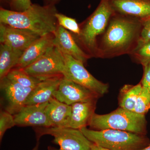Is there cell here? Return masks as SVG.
Here are the masks:
<instances>
[{"mask_svg":"<svg viewBox=\"0 0 150 150\" xmlns=\"http://www.w3.org/2000/svg\"><path fill=\"white\" fill-rule=\"evenodd\" d=\"M89 126L96 130L114 129L144 135L147 133L145 115L121 107L108 114L99 115L95 113Z\"/></svg>","mask_w":150,"mask_h":150,"instance_id":"cell-4","label":"cell"},{"mask_svg":"<svg viewBox=\"0 0 150 150\" xmlns=\"http://www.w3.org/2000/svg\"><path fill=\"white\" fill-rule=\"evenodd\" d=\"M140 150H150V144L149 146H147Z\"/></svg>","mask_w":150,"mask_h":150,"instance_id":"cell-31","label":"cell"},{"mask_svg":"<svg viewBox=\"0 0 150 150\" xmlns=\"http://www.w3.org/2000/svg\"><path fill=\"white\" fill-rule=\"evenodd\" d=\"M54 45L63 54L73 57L84 64L89 58L79 46L69 31L58 25L54 33Z\"/></svg>","mask_w":150,"mask_h":150,"instance_id":"cell-13","label":"cell"},{"mask_svg":"<svg viewBox=\"0 0 150 150\" xmlns=\"http://www.w3.org/2000/svg\"><path fill=\"white\" fill-rule=\"evenodd\" d=\"M142 30L136 47L150 41V18L142 21Z\"/></svg>","mask_w":150,"mask_h":150,"instance_id":"cell-26","label":"cell"},{"mask_svg":"<svg viewBox=\"0 0 150 150\" xmlns=\"http://www.w3.org/2000/svg\"><path fill=\"white\" fill-rule=\"evenodd\" d=\"M54 33L41 36L35 40L23 53L15 68L23 69L37 61L54 46Z\"/></svg>","mask_w":150,"mask_h":150,"instance_id":"cell-14","label":"cell"},{"mask_svg":"<svg viewBox=\"0 0 150 150\" xmlns=\"http://www.w3.org/2000/svg\"><path fill=\"white\" fill-rule=\"evenodd\" d=\"M48 102L43 104L25 105L13 115L17 126L48 128L51 123L46 112Z\"/></svg>","mask_w":150,"mask_h":150,"instance_id":"cell-12","label":"cell"},{"mask_svg":"<svg viewBox=\"0 0 150 150\" xmlns=\"http://www.w3.org/2000/svg\"><path fill=\"white\" fill-rule=\"evenodd\" d=\"M56 17L58 25L79 36L80 34L81 28L75 19L57 12Z\"/></svg>","mask_w":150,"mask_h":150,"instance_id":"cell-23","label":"cell"},{"mask_svg":"<svg viewBox=\"0 0 150 150\" xmlns=\"http://www.w3.org/2000/svg\"><path fill=\"white\" fill-rule=\"evenodd\" d=\"M23 51L1 43L0 45V80L6 76L15 68Z\"/></svg>","mask_w":150,"mask_h":150,"instance_id":"cell-19","label":"cell"},{"mask_svg":"<svg viewBox=\"0 0 150 150\" xmlns=\"http://www.w3.org/2000/svg\"><path fill=\"white\" fill-rule=\"evenodd\" d=\"M35 130L37 141L43 135L54 137L53 142L59 149L49 148V150H90L93 144L79 129L50 127L37 128Z\"/></svg>","mask_w":150,"mask_h":150,"instance_id":"cell-6","label":"cell"},{"mask_svg":"<svg viewBox=\"0 0 150 150\" xmlns=\"http://www.w3.org/2000/svg\"><path fill=\"white\" fill-rule=\"evenodd\" d=\"M53 4H32L26 10L15 11L1 7L0 23L11 27L30 30L40 36L54 33L58 25Z\"/></svg>","mask_w":150,"mask_h":150,"instance_id":"cell-1","label":"cell"},{"mask_svg":"<svg viewBox=\"0 0 150 150\" xmlns=\"http://www.w3.org/2000/svg\"><path fill=\"white\" fill-rule=\"evenodd\" d=\"M3 109L14 115L25 106L33 88L25 87L5 77L0 80Z\"/></svg>","mask_w":150,"mask_h":150,"instance_id":"cell-9","label":"cell"},{"mask_svg":"<svg viewBox=\"0 0 150 150\" xmlns=\"http://www.w3.org/2000/svg\"><path fill=\"white\" fill-rule=\"evenodd\" d=\"M113 11L110 0H101L96 10L81 28L79 39L91 54L98 53L97 37L104 32Z\"/></svg>","mask_w":150,"mask_h":150,"instance_id":"cell-5","label":"cell"},{"mask_svg":"<svg viewBox=\"0 0 150 150\" xmlns=\"http://www.w3.org/2000/svg\"><path fill=\"white\" fill-rule=\"evenodd\" d=\"M11 10L22 12L27 10L32 4L30 0H9Z\"/></svg>","mask_w":150,"mask_h":150,"instance_id":"cell-27","label":"cell"},{"mask_svg":"<svg viewBox=\"0 0 150 150\" xmlns=\"http://www.w3.org/2000/svg\"><path fill=\"white\" fill-rule=\"evenodd\" d=\"M142 21L129 18L117 17L110 21L98 53L105 56L119 55L126 52L136 38H139Z\"/></svg>","mask_w":150,"mask_h":150,"instance_id":"cell-2","label":"cell"},{"mask_svg":"<svg viewBox=\"0 0 150 150\" xmlns=\"http://www.w3.org/2000/svg\"><path fill=\"white\" fill-rule=\"evenodd\" d=\"M98 95L89 89L63 77L54 98L60 102L71 105L76 103L97 99Z\"/></svg>","mask_w":150,"mask_h":150,"instance_id":"cell-10","label":"cell"},{"mask_svg":"<svg viewBox=\"0 0 150 150\" xmlns=\"http://www.w3.org/2000/svg\"><path fill=\"white\" fill-rule=\"evenodd\" d=\"M142 88V83L137 85H125L122 88L119 95L120 107L125 110L134 111L136 102Z\"/></svg>","mask_w":150,"mask_h":150,"instance_id":"cell-20","label":"cell"},{"mask_svg":"<svg viewBox=\"0 0 150 150\" xmlns=\"http://www.w3.org/2000/svg\"><path fill=\"white\" fill-rule=\"evenodd\" d=\"M46 112L51 127L69 128L72 115L71 105L53 98L48 102Z\"/></svg>","mask_w":150,"mask_h":150,"instance_id":"cell-17","label":"cell"},{"mask_svg":"<svg viewBox=\"0 0 150 150\" xmlns=\"http://www.w3.org/2000/svg\"><path fill=\"white\" fill-rule=\"evenodd\" d=\"M133 54L143 67L146 66L150 63V41L136 47Z\"/></svg>","mask_w":150,"mask_h":150,"instance_id":"cell-24","label":"cell"},{"mask_svg":"<svg viewBox=\"0 0 150 150\" xmlns=\"http://www.w3.org/2000/svg\"><path fill=\"white\" fill-rule=\"evenodd\" d=\"M90 150H110L108 149H107L103 148L102 147L99 146H97V145L93 144V146H92L91 149Z\"/></svg>","mask_w":150,"mask_h":150,"instance_id":"cell-29","label":"cell"},{"mask_svg":"<svg viewBox=\"0 0 150 150\" xmlns=\"http://www.w3.org/2000/svg\"><path fill=\"white\" fill-rule=\"evenodd\" d=\"M6 77L23 86L31 88H34L41 81L28 74L23 69L18 68H14Z\"/></svg>","mask_w":150,"mask_h":150,"instance_id":"cell-21","label":"cell"},{"mask_svg":"<svg viewBox=\"0 0 150 150\" xmlns=\"http://www.w3.org/2000/svg\"><path fill=\"white\" fill-rule=\"evenodd\" d=\"M23 69L28 74L41 81L64 76L65 70L64 54L54 45L40 59Z\"/></svg>","mask_w":150,"mask_h":150,"instance_id":"cell-7","label":"cell"},{"mask_svg":"<svg viewBox=\"0 0 150 150\" xmlns=\"http://www.w3.org/2000/svg\"><path fill=\"white\" fill-rule=\"evenodd\" d=\"M150 109V92L147 89L142 86L137 98L134 112L138 114L145 115Z\"/></svg>","mask_w":150,"mask_h":150,"instance_id":"cell-22","label":"cell"},{"mask_svg":"<svg viewBox=\"0 0 150 150\" xmlns=\"http://www.w3.org/2000/svg\"><path fill=\"white\" fill-rule=\"evenodd\" d=\"M64 76H61L41 81L32 90L25 105L43 104L54 98Z\"/></svg>","mask_w":150,"mask_h":150,"instance_id":"cell-16","label":"cell"},{"mask_svg":"<svg viewBox=\"0 0 150 150\" xmlns=\"http://www.w3.org/2000/svg\"><path fill=\"white\" fill-rule=\"evenodd\" d=\"M144 74L142 81V86L147 89L150 93V63L144 67Z\"/></svg>","mask_w":150,"mask_h":150,"instance_id":"cell-28","label":"cell"},{"mask_svg":"<svg viewBox=\"0 0 150 150\" xmlns=\"http://www.w3.org/2000/svg\"><path fill=\"white\" fill-rule=\"evenodd\" d=\"M66 79L89 89L99 96L107 93L109 86L96 79L84 67V64L72 56L64 54Z\"/></svg>","mask_w":150,"mask_h":150,"instance_id":"cell-8","label":"cell"},{"mask_svg":"<svg viewBox=\"0 0 150 150\" xmlns=\"http://www.w3.org/2000/svg\"><path fill=\"white\" fill-rule=\"evenodd\" d=\"M113 10L144 21L150 18V0H110Z\"/></svg>","mask_w":150,"mask_h":150,"instance_id":"cell-15","label":"cell"},{"mask_svg":"<svg viewBox=\"0 0 150 150\" xmlns=\"http://www.w3.org/2000/svg\"><path fill=\"white\" fill-rule=\"evenodd\" d=\"M80 130L95 144L110 150H140L150 144L146 135L114 129Z\"/></svg>","mask_w":150,"mask_h":150,"instance_id":"cell-3","label":"cell"},{"mask_svg":"<svg viewBox=\"0 0 150 150\" xmlns=\"http://www.w3.org/2000/svg\"><path fill=\"white\" fill-rule=\"evenodd\" d=\"M97 99L76 103L72 105V115L69 128L80 130L89 126L95 113Z\"/></svg>","mask_w":150,"mask_h":150,"instance_id":"cell-18","label":"cell"},{"mask_svg":"<svg viewBox=\"0 0 150 150\" xmlns=\"http://www.w3.org/2000/svg\"><path fill=\"white\" fill-rule=\"evenodd\" d=\"M16 126L13 115L2 109L0 112V141L1 142L8 129Z\"/></svg>","mask_w":150,"mask_h":150,"instance_id":"cell-25","label":"cell"},{"mask_svg":"<svg viewBox=\"0 0 150 150\" xmlns=\"http://www.w3.org/2000/svg\"><path fill=\"white\" fill-rule=\"evenodd\" d=\"M49 1L51 2H54L56 1H58V0H48Z\"/></svg>","mask_w":150,"mask_h":150,"instance_id":"cell-32","label":"cell"},{"mask_svg":"<svg viewBox=\"0 0 150 150\" xmlns=\"http://www.w3.org/2000/svg\"><path fill=\"white\" fill-rule=\"evenodd\" d=\"M41 37L27 30L16 28L0 23V42L15 49L24 51Z\"/></svg>","mask_w":150,"mask_h":150,"instance_id":"cell-11","label":"cell"},{"mask_svg":"<svg viewBox=\"0 0 150 150\" xmlns=\"http://www.w3.org/2000/svg\"><path fill=\"white\" fill-rule=\"evenodd\" d=\"M39 141H37V143H36V145L34 146L31 150H39Z\"/></svg>","mask_w":150,"mask_h":150,"instance_id":"cell-30","label":"cell"}]
</instances>
